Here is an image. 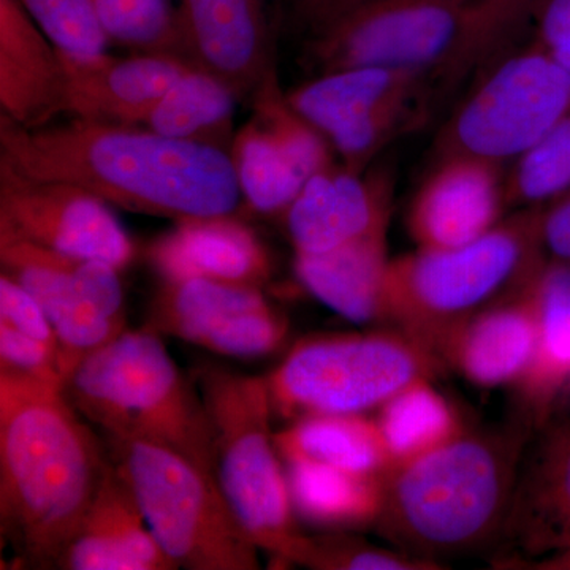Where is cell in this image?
Masks as SVG:
<instances>
[{
  "label": "cell",
  "mask_w": 570,
  "mask_h": 570,
  "mask_svg": "<svg viewBox=\"0 0 570 570\" xmlns=\"http://www.w3.org/2000/svg\"><path fill=\"white\" fill-rule=\"evenodd\" d=\"M0 157L22 174L77 184L116 208L175 223L228 216L243 198L230 153L140 126L71 118L26 129L0 116Z\"/></svg>",
  "instance_id": "cell-1"
},
{
  "label": "cell",
  "mask_w": 570,
  "mask_h": 570,
  "mask_svg": "<svg viewBox=\"0 0 570 570\" xmlns=\"http://www.w3.org/2000/svg\"><path fill=\"white\" fill-rule=\"evenodd\" d=\"M61 385L0 370V531L26 569H58L110 459Z\"/></svg>",
  "instance_id": "cell-2"
},
{
  "label": "cell",
  "mask_w": 570,
  "mask_h": 570,
  "mask_svg": "<svg viewBox=\"0 0 570 570\" xmlns=\"http://www.w3.org/2000/svg\"><path fill=\"white\" fill-rule=\"evenodd\" d=\"M538 428L515 411L502 425L468 426L417 460L390 468L376 531L423 560L460 557L501 539L521 460Z\"/></svg>",
  "instance_id": "cell-3"
},
{
  "label": "cell",
  "mask_w": 570,
  "mask_h": 570,
  "mask_svg": "<svg viewBox=\"0 0 570 570\" xmlns=\"http://www.w3.org/2000/svg\"><path fill=\"white\" fill-rule=\"evenodd\" d=\"M539 213L540 206L520 208L471 245L419 247L390 258L385 324L441 358L450 337L479 314L527 291L547 264Z\"/></svg>",
  "instance_id": "cell-4"
},
{
  "label": "cell",
  "mask_w": 570,
  "mask_h": 570,
  "mask_svg": "<svg viewBox=\"0 0 570 570\" xmlns=\"http://www.w3.org/2000/svg\"><path fill=\"white\" fill-rule=\"evenodd\" d=\"M75 409L107 438L176 450L214 472L213 430L190 384L149 326L129 330L75 367L63 384Z\"/></svg>",
  "instance_id": "cell-5"
},
{
  "label": "cell",
  "mask_w": 570,
  "mask_h": 570,
  "mask_svg": "<svg viewBox=\"0 0 570 570\" xmlns=\"http://www.w3.org/2000/svg\"><path fill=\"white\" fill-rule=\"evenodd\" d=\"M195 381L212 423L217 483L236 520L273 561L303 566L309 535L292 505L266 377L204 365Z\"/></svg>",
  "instance_id": "cell-6"
},
{
  "label": "cell",
  "mask_w": 570,
  "mask_h": 570,
  "mask_svg": "<svg viewBox=\"0 0 570 570\" xmlns=\"http://www.w3.org/2000/svg\"><path fill=\"white\" fill-rule=\"evenodd\" d=\"M108 442L116 471L176 569H261V550L236 520L214 472L165 445Z\"/></svg>",
  "instance_id": "cell-7"
},
{
  "label": "cell",
  "mask_w": 570,
  "mask_h": 570,
  "mask_svg": "<svg viewBox=\"0 0 570 570\" xmlns=\"http://www.w3.org/2000/svg\"><path fill=\"white\" fill-rule=\"evenodd\" d=\"M448 367L400 330L306 337L266 377L275 415H366Z\"/></svg>",
  "instance_id": "cell-8"
},
{
  "label": "cell",
  "mask_w": 570,
  "mask_h": 570,
  "mask_svg": "<svg viewBox=\"0 0 570 570\" xmlns=\"http://www.w3.org/2000/svg\"><path fill=\"white\" fill-rule=\"evenodd\" d=\"M434 140V160L504 165L524 156L570 108V73L534 40L498 56Z\"/></svg>",
  "instance_id": "cell-9"
},
{
  "label": "cell",
  "mask_w": 570,
  "mask_h": 570,
  "mask_svg": "<svg viewBox=\"0 0 570 570\" xmlns=\"http://www.w3.org/2000/svg\"><path fill=\"white\" fill-rule=\"evenodd\" d=\"M471 0H366L311 36L321 73L351 67L448 71L455 59Z\"/></svg>",
  "instance_id": "cell-10"
},
{
  "label": "cell",
  "mask_w": 570,
  "mask_h": 570,
  "mask_svg": "<svg viewBox=\"0 0 570 570\" xmlns=\"http://www.w3.org/2000/svg\"><path fill=\"white\" fill-rule=\"evenodd\" d=\"M0 265L50 318L63 384L82 360L126 332L121 269L10 236H0Z\"/></svg>",
  "instance_id": "cell-11"
},
{
  "label": "cell",
  "mask_w": 570,
  "mask_h": 570,
  "mask_svg": "<svg viewBox=\"0 0 570 570\" xmlns=\"http://www.w3.org/2000/svg\"><path fill=\"white\" fill-rule=\"evenodd\" d=\"M0 236L122 269L135 245L111 205L77 184L22 174L0 157Z\"/></svg>",
  "instance_id": "cell-12"
},
{
  "label": "cell",
  "mask_w": 570,
  "mask_h": 570,
  "mask_svg": "<svg viewBox=\"0 0 570 570\" xmlns=\"http://www.w3.org/2000/svg\"><path fill=\"white\" fill-rule=\"evenodd\" d=\"M145 325L159 335L236 358L272 355L288 336L287 318L262 287L208 277L163 281Z\"/></svg>",
  "instance_id": "cell-13"
},
{
  "label": "cell",
  "mask_w": 570,
  "mask_h": 570,
  "mask_svg": "<svg viewBox=\"0 0 570 570\" xmlns=\"http://www.w3.org/2000/svg\"><path fill=\"white\" fill-rule=\"evenodd\" d=\"M253 99V121L236 132L230 153L239 190L257 213H285L307 179L335 165L333 148L291 107L276 75Z\"/></svg>",
  "instance_id": "cell-14"
},
{
  "label": "cell",
  "mask_w": 570,
  "mask_h": 570,
  "mask_svg": "<svg viewBox=\"0 0 570 570\" xmlns=\"http://www.w3.org/2000/svg\"><path fill=\"white\" fill-rule=\"evenodd\" d=\"M497 558L538 560L570 550V417L547 420L531 438Z\"/></svg>",
  "instance_id": "cell-15"
},
{
  "label": "cell",
  "mask_w": 570,
  "mask_h": 570,
  "mask_svg": "<svg viewBox=\"0 0 570 570\" xmlns=\"http://www.w3.org/2000/svg\"><path fill=\"white\" fill-rule=\"evenodd\" d=\"M509 208L501 165L468 156L434 160L407 212L420 249L471 245L504 219Z\"/></svg>",
  "instance_id": "cell-16"
},
{
  "label": "cell",
  "mask_w": 570,
  "mask_h": 570,
  "mask_svg": "<svg viewBox=\"0 0 570 570\" xmlns=\"http://www.w3.org/2000/svg\"><path fill=\"white\" fill-rule=\"evenodd\" d=\"M393 181L387 171L332 167L307 179L285 212L295 254L316 255L389 230Z\"/></svg>",
  "instance_id": "cell-17"
},
{
  "label": "cell",
  "mask_w": 570,
  "mask_h": 570,
  "mask_svg": "<svg viewBox=\"0 0 570 570\" xmlns=\"http://www.w3.org/2000/svg\"><path fill=\"white\" fill-rule=\"evenodd\" d=\"M184 56L227 82L239 99L254 97L275 75L265 0H178Z\"/></svg>",
  "instance_id": "cell-18"
},
{
  "label": "cell",
  "mask_w": 570,
  "mask_h": 570,
  "mask_svg": "<svg viewBox=\"0 0 570 570\" xmlns=\"http://www.w3.org/2000/svg\"><path fill=\"white\" fill-rule=\"evenodd\" d=\"M66 112L89 121L140 126L157 100L193 63L181 56L138 52L129 58L102 52L77 58L61 52Z\"/></svg>",
  "instance_id": "cell-19"
},
{
  "label": "cell",
  "mask_w": 570,
  "mask_h": 570,
  "mask_svg": "<svg viewBox=\"0 0 570 570\" xmlns=\"http://www.w3.org/2000/svg\"><path fill=\"white\" fill-rule=\"evenodd\" d=\"M0 110L26 129L66 112L61 51L20 0H0Z\"/></svg>",
  "instance_id": "cell-20"
},
{
  "label": "cell",
  "mask_w": 570,
  "mask_h": 570,
  "mask_svg": "<svg viewBox=\"0 0 570 570\" xmlns=\"http://www.w3.org/2000/svg\"><path fill=\"white\" fill-rule=\"evenodd\" d=\"M532 283L521 294L468 322L445 347L441 360L480 389L519 387L538 346Z\"/></svg>",
  "instance_id": "cell-21"
},
{
  "label": "cell",
  "mask_w": 570,
  "mask_h": 570,
  "mask_svg": "<svg viewBox=\"0 0 570 570\" xmlns=\"http://www.w3.org/2000/svg\"><path fill=\"white\" fill-rule=\"evenodd\" d=\"M62 570H176L110 459L80 531L63 550Z\"/></svg>",
  "instance_id": "cell-22"
},
{
  "label": "cell",
  "mask_w": 570,
  "mask_h": 570,
  "mask_svg": "<svg viewBox=\"0 0 570 570\" xmlns=\"http://www.w3.org/2000/svg\"><path fill=\"white\" fill-rule=\"evenodd\" d=\"M228 216L176 223L149 247V261L163 281L208 277L262 287L272 266L257 236Z\"/></svg>",
  "instance_id": "cell-23"
},
{
  "label": "cell",
  "mask_w": 570,
  "mask_h": 570,
  "mask_svg": "<svg viewBox=\"0 0 570 570\" xmlns=\"http://www.w3.org/2000/svg\"><path fill=\"white\" fill-rule=\"evenodd\" d=\"M389 230L316 255L295 254L303 287L336 314L355 324H385Z\"/></svg>",
  "instance_id": "cell-24"
},
{
  "label": "cell",
  "mask_w": 570,
  "mask_h": 570,
  "mask_svg": "<svg viewBox=\"0 0 570 570\" xmlns=\"http://www.w3.org/2000/svg\"><path fill=\"white\" fill-rule=\"evenodd\" d=\"M426 77L415 70L351 67L318 75L287 94V100L328 138L390 105L419 100Z\"/></svg>",
  "instance_id": "cell-25"
},
{
  "label": "cell",
  "mask_w": 570,
  "mask_h": 570,
  "mask_svg": "<svg viewBox=\"0 0 570 570\" xmlns=\"http://www.w3.org/2000/svg\"><path fill=\"white\" fill-rule=\"evenodd\" d=\"M531 291L538 346L530 371L515 387V411L539 430L553 417L554 403L570 389V265L547 262Z\"/></svg>",
  "instance_id": "cell-26"
},
{
  "label": "cell",
  "mask_w": 570,
  "mask_h": 570,
  "mask_svg": "<svg viewBox=\"0 0 570 570\" xmlns=\"http://www.w3.org/2000/svg\"><path fill=\"white\" fill-rule=\"evenodd\" d=\"M284 466L296 519L333 532L376 527L384 474H360L313 461H288Z\"/></svg>",
  "instance_id": "cell-27"
},
{
  "label": "cell",
  "mask_w": 570,
  "mask_h": 570,
  "mask_svg": "<svg viewBox=\"0 0 570 570\" xmlns=\"http://www.w3.org/2000/svg\"><path fill=\"white\" fill-rule=\"evenodd\" d=\"M238 100L227 82L190 66L157 100L140 127L175 140L204 142L232 153Z\"/></svg>",
  "instance_id": "cell-28"
},
{
  "label": "cell",
  "mask_w": 570,
  "mask_h": 570,
  "mask_svg": "<svg viewBox=\"0 0 570 570\" xmlns=\"http://www.w3.org/2000/svg\"><path fill=\"white\" fill-rule=\"evenodd\" d=\"M275 441L284 463L313 461L371 475L390 468L376 420L367 415H305L277 431Z\"/></svg>",
  "instance_id": "cell-29"
},
{
  "label": "cell",
  "mask_w": 570,
  "mask_h": 570,
  "mask_svg": "<svg viewBox=\"0 0 570 570\" xmlns=\"http://www.w3.org/2000/svg\"><path fill=\"white\" fill-rule=\"evenodd\" d=\"M431 382H415L377 409L374 420L390 468L433 452L468 428L455 406Z\"/></svg>",
  "instance_id": "cell-30"
},
{
  "label": "cell",
  "mask_w": 570,
  "mask_h": 570,
  "mask_svg": "<svg viewBox=\"0 0 570 570\" xmlns=\"http://www.w3.org/2000/svg\"><path fill=\"white\" fill-rule=\"evenodd\" d=\"M92 6L111 43L186 59L178 10L171 0H92Z\"/></svg>",
  "instance_id": "cell-31"
},
{
  "label": "cell",
  "mask_w": 570,
  "mask_h": 570,
  "mask_svg": "<svg viewBox=\"0 0 570 570\" xmlns=\"http://www.w3.org/2000/svg\"><path fill=\"white\" fill-rule=\"evenodd\" d=\"M570 187V108L505 175L509 206H542Z\"/></svg>",
  "instance_id": "cell-32"
},
{
  "label": "cell",
  "mask_w": 570,
  "mask_h": 570,
  "mask_svg": "<svg viewBox=\"0 0 570 570\" xmlns=\"http://www.w3.org/2000/svg\"><path fill=\"white\" fill-rule=\"evenodd\" d=\"M535 3L538 0H471L463 39L445 73L459 78L493 62L531 22Z\"/></svg>",
  "instance_id": "cell-33"
},
{
  "label": "cell",
  "mask_w": 570,
  "mask_h": 570,
  "mask_svg": "<svg viewBox=\"0 0 570 570\" xmlns=\"http://www.w3.org/2000/svg\"><path fill=\"white\" fill-rule=\"evenodd\" d=\"M41 31L63 55L88 58L102 55L110 39L92 0H20Z\"/></svg>",
  "instance_id": "cell-34"
},
{
  "label": "cell",
  "mask_w": 570,
  "mask_h": 570,
  "mask_svg": "<svg viewBox=\"0 0 570 570\" xmlns=\"http://www.w3.org/2000/svg\"><path fill=\"white\" fill-rule=\"evenodd\" d=\"M303 568L314 570H441V562L351 538L346 532L309 538Z\"/></svg>",
  "instance_id": "cell-35"
},
{
  "label": "cell",
  "mask_w": 570,
  "mask_h": 570,
  "mask_svg": "<svg viewBox=\"0 0 570 570\" xmlns=\"http://www.w3.org/2000/svg\"><path fill=\"white\" fill-rule=\"evenodd\" d=\"M0 370L61 385L58 348L0 322Z\"/></svg>",
  "instance_id": "cell-36"
},
{
  "label": "cell",
  "mask_w": 570,
  "mask_h": 570,
  "mask_svg": "<svg viewBox=\"0 0 570 570\" xmlns=\"http://www.w3.org/2000/svg\"><path fill=\"white\" fill-rule=\"evenodd\" d=\"M0 322L58 348V337L40 303L9 275H0Z\"/></svg>",
  "instance_id": "cell-37"
},
{
  "label": "cell",
  "mask_w": 570,
  "mask_h": 570,
  "mask_svg": "<svg viewBox=\"0 0 570 570\" xmlns=\"http://www.w3.org/2000/svg\"><path fill=\"white\" fill-rule=\"evenodd\" d=\"M531 22L532 40L570 73V0H538Z\"/></svg>",
  "instance_id": "cell-38"
},
{
  "label": "cell",
  "mask_w": 570,
  "mask_h": 570,
  "mask_svg": "<svg viewBox=\"0 0 570 570\" xmlns=\"http://www.w3.org/2000/svg\"><path fill=\"white\" fill-rule=\"evenodd\" d=\"M539 234L546 261L570 265V187L540 206Z\"/></svg>",
  "instance_id": "cell-39"
},
{
  "label": "cell",
  "mask_w": 570,
  "mask_h": 570,
  "mask_svg": "<svg viewBox=\"0 0 570 570\" xmlns=\"http://www.w3.org/2000/svg\"><path fill=\"white\" fill-rule=\"evenodd\" d=\"M363 2L366 0H296L295 13L299 24L316 36Z\"/></svg>",
  "instance_id": "cell-40"
},
{
  "label": "cell",
  "mask_w": 570,
  "mask_h": 570,
  "mask_svg": "<svg viewBox=\"0 0 570 570\" xmlns=\"http://www.w3.org/2000/svg\"><path fill=\"white\" fill-rule=\"evenodd\" d=\"M493 568L504 570H570V550L550 554V557L538 558V560L497 558L493 561Z\"/></svg>",
  "instance_id": "cell-41"
},
{
  "label": "cell",
  "mask_w": 570,
  "mask_h": 570,
  "mask_svg": "<svg viewBox=\"0 0 570 570\" xmlns=\"http://www.w3.org/2000/svg\"><path fill=\"white\" fill-rule=\"evenodd\" d=\"M569 390H570V389H569ZM569 390H568V392H569Z\"/></svg>",
  "instance_id": "cell-42"
}]
</instances>
